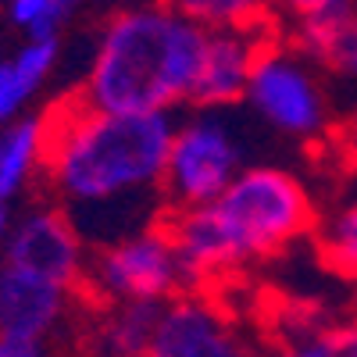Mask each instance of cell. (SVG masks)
Wrapping results in <instances>:
<instances>
[{
    "label": "cell",
    "mask_w": 357,
    "mask_h": 357,
    "mask_svg": "<svg viewBox=\"0 0 357 357\" xmlns=\"http://www.w3.org/2000/svg\"><path fill=\"white\" fill-rule=\"evenodd\" d=\"M243 100L264 126L293 139H321L333 129L325 79L293 43H264Z\"/></svg>",
    "instance_id": "5"
},
{
    "label": "cell",
    "mask_w": 357,
    "mask_h": 357,
    "mask_svg": "<svg viewBox=\"0 0 357 357\" xmlns=\"http://www.w3.org/2000/svg\"><path fill=\"white\" fill-rule=\"evenodd\" d=\"M190 286L193 282L161 225L104 247L93 261H86L79 282V289H89L97 301L114 304H172L186 296Z\"/></svg>",
    "instance_id": "6"
},
{
    "label": "cell",
    "mask_w": 357,
    "mask_h": 357,
    "mask_svg": "<svg viewBox=\"0 0 357 357\" xmlns=\"http://www.w3.org/2000/svg\"><path fill=\"white\" fill-rule=\"evenodd\" d=\"M165 304H114L97 329L100 357H143L154 340Z\"/></svg>",
    "instance_id": "14"
},
{
    "label": "cell",
    "mask_w": 357,
    "mask_h": 357,
    "mask_svg": "<svg viewBox=\"0 0 357 357\" xmlns=\"http://www.w3.org/2000/svg\"><path fill=\"white\" fill-rule=\"evenodd\" d=\"M272 357H357V318L343 321L301 318L286 329Z\"/></svg>",
    "instance_id": "15"
},
{
    "label": "cell",
    "mask_w": 357,
    "mask_h": 357,
    "mask_svg": "<svg viewBox=\"0 0 357 357\" xmlns=\"http://www.w3.org/2000/svg\"><path fill=\"white\" fill-rule=\"evenodd\" d=\"M72 15V0H15V4H8V22L18 33H25V43L57 40V33L68 25Z\"/></svg>",
    "instance_id": "17"
},
{
    "label": "cell",
    "mask_w": 357,
    "mask_h": 357,
    "mask_svg": "<svg viewBox=\"0 0 357 357\" xmlns=\"http://www.w3.org/2000/svg\"><path fill=\"white\" fill-rule=\"evenodd\" d=\"M43 165V122L40 118H18L0 132V200H11Z\"/></svg>",
    "instance_id": "13"
},
{
    "label": "cell",
    "mask_w": 357,
    "mask_h": 357,
    "mask_svg": "<svg viewBox=\"0 0 357 357\" xmlns=\"http://www.w3.org/2000/svg\"><path fill=\"white\" fill-rule=\"evenodd\" d=\"M8 229H11V218H8V204L0 200V247H4V240H8Z\"/></svg>",
    "instance_id": "20"
},
{
    "label": "cell",
    "mask_w": 357,
    "mask_h": 357,
    "mask_svg": "<svg viewBox=\"0 0 357 357\" xmlns=\"http://www.w3.org/2000/svg\"><path fill=\"white\" fill-rule=\"evenodd\" d=\"M318 254L336 275L357 282V197L340 204L318 229Z\"/></svg>",
    "instance_id": "16"
},
{
    "label": "cell",
    "mask_w": 357,
    "mask_h": 357,
    "mask_svg": "<svg viewBox=\"0 0 357 357\" xmlns=\"http://www.w3.org/2000/svg\"><path fill=\"white\" fill-rule=\"evenodd\" d=\"M204 47L207 29L178 4L118 11L75 97L107 114H172L193 97Z\"/></svg>",
    "instance_id": "3"
},
{
    "label": "cell",
    "mask_w": 357,
    "mask_h": 357,
    "mask_svg": "<svg viewBox=\"0 0 357 357\" xmlns=\"http://www.w3.org/2000/svg\"><path fill=\"white\" fill-rule=\"evenodd\" d=\"M247 168V136L229 111H197L175 126L161 197L172 211H193L218 200Z\"/></svg>",
    "instance_id": "4"
},
{
    "label": "cell",
    "mask_w": 357,
    "mask_h": 357,
    "mask_svg": "<svg viewBox=\"0 0 357 357\" xmlns=\"http://www.w3.org/2000/svg\"><path fill=\"white\" fill-rule=\"evenodd\" d=\"M293 47L318 72L357 82V4L347 0H307L289 11Z\"/></svg>",
    "instance_id": "10"
},
{
    "label": "cell",
    "mask_w": 357,
    "mask_h": 357,
    "mask_svg": "<svg viewBox=\"0 0 357 357\" xmlns=\"http://www.w3.org/2000/svg\"><path fill=\"white\" fill-rule=\"evenodd\" d=\"M0 250H4V264L47 279L68 293L79 289L86 272L82 236L61 207H36V211L22 215L8 229V240Z\"/></svg>",
    "instance_id": "8"
},
{
    "label": "cell",
    "mask_w": 357,
    "mask_h": 357,
    "mask_svg": "<svg viewBox=\"0 0 357 357\" xmlns=\"http://www.w3.org/2000/svg\"><path fill=\"white\" fill-rule=\"evenodd\" d=\"M57 40H43V43H22V50L11 61H0V132L18 122V111L25 107V100L43 86V79L50 75L54 61H57Z\"/></svg>",
    "instance_id": "12"
},
{
    "label": "cell",
    "mask_w": 357,
    "mask_h": 357,
    "mask_svg": "<svg viewBox=\"0 0 357 357\" xmlns=\"http://www.w3.org/2000/svg\"><path fill=\"white\" fill-rule=\"evenodd\" d=\"M333 151H336V165L343 168V175L357 186V107L336 126V132H333Z\"/></svg>",
    "instance_id": "18"
},
{
    "label": "cell",
    "mask_w": 357,
    "mask_h": 357,
    "mask_svg": "<svg viewBox=\"0 0 357 357\" xmlns=\"http://www.w3.org/2000/svg\"><path fill=\"white\" fill-rule=\"evenodd\" d=\"M314 222V197L301 175L279 165H247L218 200L172 211L161 229L197 286L286 250Z\"/></svg>",
    "instance_id": "2"
},
{
    "label": "cell",
    "mask_w": 357,
    "mask_h": 357,
    "mask_svg": "<svg viewBox=\"0 0 357 357\" xmlns=\"http://www.w3.org/2000/svg\"><path fill=\"white\" fill-rule=\"evenodd\" d=\"M68 289L0 264V333L4 336H36L47 340L65 314Z\"/></svg>",
    "instance_id": "11"
},
{
    "label": "cell",
    "mask_w": 357,
    "mask_h": 357,
    "mask_svg": "<svg viewBox=\"0 0 357 357\" xmlns=\"http://www.w3.org/2000/svg\"><path fill=\"white\" fill-rule=\"evenodd\" d=\"M143 357H272V350L243 333L222 307L186 293L165 304Z\"/></svg>",
    "instance_id": "7"
},
{
    "label": "cell",
    "mask_w": 357,
    "mask_h": 357,
    "mask_svg": "<svg viewBox=\"0 0 357 357\" xmlns=\"http://www.w3.org/2000/svg\"><path fill=\"white\" fill-rule=\"evenodd\" d=\"M264 25L211 29L204 47V65L193 86V104L200 111H225L247 97V82L264 50Z\"/></svg>",
    "instance_id": "9"
},
{
    "label": "cell",
    "mask_w": 357,
    "mask_h": 357,
    "mask_svg": "<svg viewBox=\"0 0 357 357\" xmlns=\"http://www.w3.org/2000/svg\"><path fill=\"white\" fill-rule=\"evenodd\" d=\"M0 357H47V340L0 333Z\"/></svg>",
    "instance_id": "19"
},
{
    "label": "cell",
    "mask_w": 357,
    "mask_h": 357,
    "mask_svg": "<svg viewBox=\"0 0 357 357\" xmlns=\"http://www.w3.org/2000/svg\"><path fill=\"white\" fill-rule=\"evenodd\" d=\"M43 172L68 204L75 232L97 240L104 218H122L126 236H139L129 204L161 193L168 146L175 136L172 114H107L82 104L75 93L54 104L43 118Z\"/></svg>",
    "instance_id": "1"
}]
</instances>
